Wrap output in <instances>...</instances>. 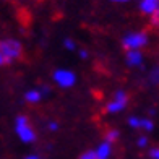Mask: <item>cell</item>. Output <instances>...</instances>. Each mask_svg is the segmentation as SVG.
<instances>
[{
	"label": "cell",
	"instance_id": "1",
	"mask_svg": "<svg viewBox=\"0 0 159 159\" xmlns=\"http://www.w3.org/2000/svg\"><path fill=\"white\" fill-rule=\"evenodd\" d=\"M23 46L15 39H0V67H7L15 60H23Z\"/></svg>",
	"mask_w": 159,
	"mask_h": 159
},
{
	"label": "cell",
	"instance_id": "2",
	"mask_svg": "<svg viewBox=\"0 0 159 159\" xmlns=\"http://www.w3.org/2000/svg\"><path fill=\"white\" fill-rule=\"evenodd\" d=\"M15 128H16V133L21 138V141L25 143H33L36 140V132L31 125L30 119L26 115H18L16 122H15Z\"/></svg>",
	"mask_w": 159,
	"mask_h": 159
},
{
	"label": "cell",
	"instance_id": "3",
	"mask_svg": "<svg viewBox=\"0 0 159 159\" xmlns=\"http://www.w3.org/2000/svg\"><path fill=\"white\" fill-rule=\"evenodd\" d=\"M146 44H148V34L143 31L141 33H132L122 39V47H124L125 52H128V50H140Z\"/></svg>",
	"mask_w": 159,
	"mask_h": 159
},
{
	"label": "cell",
	"instance_id": "4",
	"mask_svg": "<svg viewBox=\"0 0 159 159\" xmlns=\"http://www.w3.org/2000/svg\"><path fill=\"white\" fill-rule=\"evenodd\" d=\"M128 101H130V98H128V94H127L125 91H117V93L114 94V99L111 101L109 104H107L106 111L109 112V114L120 112V111H124L125 107H127Z\"/></svg>",
	"mask_w": 159,
	"mask_h": 159
},
{
	"label": "cell",
	"instance_id": "5",
	"mask_svg": "<svg viewBox=\"0 0 159 159\" xmlns=\"http://www.w3.org/2000/svg\"><path fill=\"white\" fill-rule=\"evenodd\" d=\"M54 80L57 81V84L62 86V88H70V86L75 84L76 76L68 70H57V71H54Z\"/></svg>",
	"mask_w": 159,
	"mask_h": 159
},
{
	"label": "cell",
	"instance_id": "6",
	"mask_svg": "<svg viewBox=\"0 0 159 159\" xmlns=\"http://www.w3.org/2000/svg\"><path fill=\"white\" fill-rule=\"evenodd\" d=\"M143 62V54L140 50H128L127 52V63L130 67H138Z\"/></svg>",
	"mask_w": 159,
	"mask_h": 159
},
{
	"label": "cell",
	"instance_id": "7",
	"mask_svg": "<svg viewBox=\"0 0 159 159\" xmlns=\"http://www.w3.org/2000/svg\"><path fill=\"white\" fill-rule=\"evenodd\" d=\"M157 7H159V0H141L140 10L143 15H151Z\"/></svg>",
	"mask_w": 159,
	"mask_h": 159
},
{
	"label": "cell",
	"instance_id": "8",
	"mask_svg": "<svg viewBox=\"0 0 159 159\" xmlns=\"http://www.w3.org/2000/svg\"><path fill=\"white\" fill-rule=\"evenodd\" d=\"M96 153V156L99 157V159H107L111 156V144L109 143H102V144H99V148H98V151H94Z\"/></svg>",
	"mask_w": 159,
	"mask_h": 159
},
{
	"label": "cell",
	"instance_id": "9",
	"mask_svg": "<svg viewBox=\"0 0 159 159\" xmlns=\"http://www.w3.org/2000/svg\"><path fill=\"white\" fill-rule=\"evenodd\" d=\"M117 140H119V132H117V130H114V128L106 130V133H104V141L106 143L112 144V143H115Z\"/></svg>",
	"mask_w": 159,
	"mask_h": 159
},
{
	"label": "cell",
	"instance_id": "10",
	"mask_svg": "<svg viewBox=\"0 0 159 159\" xmlns=\"http://www.w3.org/2000/svg\"><path fill=\"white\" fill-rule=\"evenodd\" d=\"M25 98H26V101L30 104H36V102H39V101H41V93L38 89H31V91L26 93Z\"/></svg>",
	"mask_w": 159,
	"mask_h": 159
},
{
	"label": "cell",
	"instance_id": "11",
	"mask_svg": "<svg viewBox=\"0 0 159 159\" xmlns=\"http://www.w3.org/2000/svg\"><path fill=\"white\" fill-rule=\"evenodd\" d=\"M140 128H144L146 132H151L154 128V124L149 119H140Z\"/></svg>",
	"mask_w": 159,
	"mask_h": 159
},
{
	"label": "cell",
	"instance_id": "12",
	"mask_svg": "<svg viewBox=\"0 0 159 159\" xmlns=\"http://www.w3.org/2000/svg\"><path fill=\"white\" fill-rule=\"evenodd\" d=\"M149 80H151V83H153V84H159V65H156V67L151 70Z\"/></svg>",
	"mask_w": 159,
	"mask_h": 159
},
{
	"label": "cell",
	"instance_id": "13",
	"mask_svg": "<svg viewBox=\"0 0 159 159\" xmlns=\"http://www.w3.org/2000/svg\"><path fill=\"white\" fill-rule=\"evenodd\" d=\"M151 20H149V23H151V26H154V28H159V7L157 8L151 13Z\"/></svg>",
	"mask_w": 159,
	"mask_h": 159
},
{
	"label": "cell",
	"instance_id": "14",
	"mask_svg": "<svg viewBox=\"0 0 159 159\" xmlns=\"http://www.w3.org/2000/svg\"><path fill=\"white\" fill-rule=\"evenodd\" d=\"M78 159H99V157L96 156L94 151H86V153H83V154L80 156Z\"/></svg>",
	"mask_w": 159,
	"mask_h": 159
},
{
	"label": "cell",
	"instance_id": "15",
	"mask_svg": "<svg viewBox=\"0 0 159 159\" xmlns=\"http://www.w3.org/2000/svg\"><path fill=\"white\" fill-rule=\"evenodd\" d=\"M128 124L132 125L133 128H140V119L138 117H130L128 119Z\"/></svg>",
	"mask_w": 159,
	"mask_h": 159
},
{
	"label": "cell",
	"instance_id": "16",
	"mask_svg": "<svg viewBox=\"0 0 159 159\" xmlns=\"http://www.w3.org/2000/svg\"><path fill=\"white\" fill-rule=\"evenodd\" d=\"M149 156L153 157V159H159V146L153 148V149H149Z\"/></svg>",
	"mask_w": 159,
	"mask_h": 159
},
{
	"label": "cell",
	"instance_id": "17",
	"mask_svg": "<svg viewBox=\"0 0 159 159\" xmlns=\"http://www.w3.org/2000/svg\"><path fill=\"white\" fill-rule=\"evenodd\" d=\"M146 144H148V138H146V136H140V138H138V146L143 148V146H146Z\"/></svg>",
	"mask_w": 159,
	"mask_h": 159
},
{
	"label": "cell",
	"instance_id": "18",
	"mask_svg": "<svg viewBox=\"0 0 159 159\" xmlns=\"http://www.w3.org/2000/svg\"><path fill=\"white\" fill-rule=\"evenodd\" d=\"M63 44H65L67 49H75V44H73V41H71V39H65Z\"/></svg>",
	"mask_w": 159,
	"mask_h": 159
},
{
	"label": "cell",
	"instance_id": "19",
	"mask_svg": "<svg viewBox=\"0 0 159 159\" xmlns=\"http://www.w3.org/2000/svg\"><path fill=\"white\" fill-rule=\"evenodd\" d=\"M49 128H50V130H57V128H59V125L52 122V124H49Z\"/></svg>",
	"mask_w": 159,
	"mask_h": 159
},
{
	"label": "cell",
	"instance_id": "20",
	"mask_svg": "<svg viewBox=\"0 0 159 159\" xmlns=\"http://www.w3.org/2000/svg\"><path fill=\"white\" fill-rule=\"evenodd\" d=\"M80 55H81L83 59H86V57H88V55H86V52H84V50H81V52H80Z\"/></svg>",
	"mask_w": 159,
	"mask_h": 159
},
{
	"label": "cell",
	"instance_id": "21",
	"mask_svg": "<svg viewBox=\"0 0 159 159\" xmlns=\"http://www.w3.org/2000/svg\"><path fill=\"white\" fill-rule=\"evenodd\" d=\"M25 159H39L38 156H28V157H25Z\"/></svg>",
	"mask_w": 159,
	"mask_h": 159
},
{
	"label": "cell",
	"instance_id": "22",
	"mask_svg": "<svg viewBox=\"0 0 159 159\" xmlns=\"http://www.w3.org/2000/svg\"><path fill=\"white\" fill-rule=\"evenodd\" d=\"M112 2H127V0H112Z\"/></svg>",
	"mask_w": 159,
	"mask_h": 159
}]
</instances>
